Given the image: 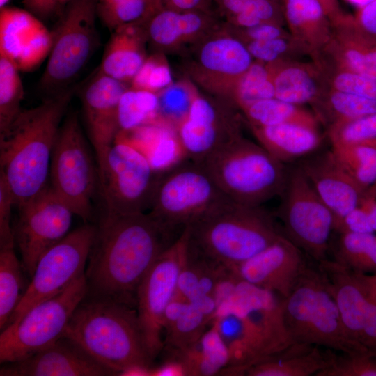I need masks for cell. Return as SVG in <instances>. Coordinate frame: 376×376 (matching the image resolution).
<instances>
[{
	"label": "cell",
	"mask_w": 376,
	"mask_h": 376,
	"mask_svg": "<svg viewBox=\"0 0 376 376\" xmlns=\"http://www.w3.org/2000/svg\"><path fill=\"white\" fill-rule=\"evenodd\" d=\"M97 174L105 211L125 214L150 209L161 173L139 149L118 135Z\"/></svg>",
	"instance_id": "obj_12"
},
{
	"label": "cell",
	"mask_w": 376,
	"mask_h": 376,
	"mask_svg": "<svg viewBox=\"0 0 376 376\" xmlns=\"http://www.w3.org/2000/svg\"><path fill=\"white\" fill-rule=\"evenodd\" d=\"M361 343L366 350L376 353V299L370 291Z\"/></svg>",
	"instance_id": "obj_54"
},
{
	"label": "cell",
	"mask_w": 376,
	"mask_h": 376,
	"mask_svg": "<svg viewBox=\"0 0 376 376\" xmlns=\"http://www.w3.org/2000/svg\"><path fill=\"white\" fill-rule=\"evenodd\" d=\"M152 3L158 8H161L163 6V0H149Z\"/></svg>",
	"instance_id": "obj_61"
},
{
	"label": "cell",
	"mask_w": 376,
	"mask_h": 376,
	"mask_svg": "<svg viewBox=\"0 0 376 376\" xmlns=\"http://www.w3.org/2000/svg\"><path fill=\"white\" fill-rule=\"evenodd\" d=\"M217 306L215 295L201 296L189 301L181 315L164 329L163 349L179 351L196 343L212 322Z\"/></svg>",
	"instance_id": "obj_30"
},
{
	"label": "cell",
	"mask_w": 376,
	"mask_h": 376,
	"mask_svg": "<svg viewBox=\"0 0 376 376\" xmlns=\"http://www.w3.org/2000/svg\"><path fill=\"white\" fill-rule=\"evenodd\" d=\"M157 93L146 90L127 88L119 104L121 131H129L158 118Z\"/></svg>",
	"instance_id": "obj_37"
},
{
	"label": "cell",
	"mask_w": 376,
	"mask_h": 376,
	"mask_svg": "<svg viewBox=\"0 0 376 376\" xmlns=\"http://www.w3.org/2000/svg\"><path fill=\"white\" fill-rule=\"evenodd\" d=\"M225 198L204 166L185 159L161 173L149 213L170 228L183 230Z\"/></svg>",
	"instance_id": "obj_11"
},
{
	"label": "cell",
	"mask_w": 376,
	"mask_h": 376,
	"mask_svg": "<svg viewBox=\"0 0 376 376\" xmlns=\"http://www.w3.org/2000/svg\"><path fill=\"white\" fill-rule=\"evenodd\" d=\"M71 0H22L26 10L44 21L60 17Z\"/></svg>",
	"instance_id": "obj_53"
},
{
	"label": "cell",
	"mask_w": 376,
	"mask_h": 376,
	"mask_svg": "<svg viewBox=\"0 0 376 376\" xmlns=\"http://www.w3.org/2000/svg\"><path fill=\"white\" fill-rule=\"evenodd\" d=\"M282 307L293 343L343 354L368 350L348 336L327 280L318 266L308 265L289 295L282 298Z\"/></svg>",
	"instance_id": "obj_6"
},
{
	"label": "cell",
	"mask_w": 376,
	"mask_h": 376,
	"mask_svg": "<svg viewBox=\"0 0 376 376\" xmlns=\"http://www.w3.org/2000/svg\"><path fill=\"white\" fill-rule=\"evenodd\" d=\"M280 197L283 235L317 264L329 259L334 217L298 166L288 169Z\"/></svg>",
	"instance_id": "obj_9"
},
{
	"label": "cell",
	"mask_w": 376,
	"mask_h": 376,
	"mask_svg": "<svg viewBox=\"0 0 376 376\" xmlns=\"http://www.w3.org/2000/svg\"><path fill=\"white\" fill-rule=\"evenodd\" d=\"M191 253L231 272L274 242L283 231L261 206L225 198L187 226Z\"/></svg>",
	"instance_id": "obj_3"
},
{
	"label": "cell",
	"mask_w": 376,
	"mask_h": 376,
	"mask_svg": "<svg viewBox=\"0 0 376 376\" xmlns=\"http://www.w3.org/2000/svg\"><path fill=\"white\" fill-rule=\"evenodd\" d=\"M308 265L304 252L283 234L230 272L242 281L285 298Z\"/></svg>",
	"instance_id": "obj_17"
},
{
	"label": "cell",
	"mask_w": 376,
	"mask_h": 376,
	"mask_svg": "<svg viewBox=\"0 0 376 376\" xmlns=\"http://www.w3.org/2000/svg\"><path fill=\"white\" fill-rule=\"evenodd\" d=\"M213 0H163L164 7L178 11L201 10L211 12Z\"/></svg>",
	"instance_id": "obj_56"
},
{
	"label": "cell",
	"mask_w": 376,
	"mask_h": 376,
	"mask_svg": "<svg viewBox=\"0 0 376 376\" xmlns=\"http://www.w3.org/2000/svg\"><path fill=\"white\" fill-rule=\"evenodd\" d=\"M189 237L187 226L155 261L137 290L136 309L144 344L152 361L164 348V315L175 295L180 272L188 258Z\"/></svg>",
	"instance_id": "obj_13"
},
{
	"label": "cell",
	"mask_w": 376,
	"mask_h": 376,
	"mask_svg": "<svg viewBox=\"0 0 376 376\" xmlns=\"http://www.w3.org/2000/svg\"><path fill=\"white\" fill-rule=\"evenodd\" d=\"M246 30L251 40H268L281 36L280 29L272 23H263Z\"/></svg>",
	"instance_id": "obj_57"
},
{
	"label": "cell",
	"mask_w": 376,
	"mask_h": 376,
	"mask_svg": "<svg viewBox=\"0 0 376 376\" xmlns=\"http://www.w3.org/2000/svg\"><path fill=\"white\" fill-rule=\"evenodd\" d=\"M182 231L164 225L149 212L104 211L96 226L85 271L86 296L136 308L142 280Z\"/></svg>",
	"instance_id": "obj_1"
},
{
	"label": "cell",
	"mask_w": 376,
	"mask_h": 376,
	"mask_svg": "<svg viewBox=\"0 0 376 376\" xmlns=\"http://www.w3.org/2000/svg\"><path fill=\"white\" fill-rule=\"evenodd\" d=\"M361 34L345 53L346 65L351 71L376 78V48Z\"/></svg>",
	"instance_id": "obj_48"
},
{
	"label": "cell",
	"mask_w": 376,
	"mask_h": 376,
	"mask_svg": "<svg viewBox=\"0 0 376 376\" xmlns=\"http://www.w3.org/2000/svg\"><path fill=\"white\" fill-rule=\"evenodd\" d=\"M127 88L125 83L98 70L83 90L84 118L95 152L97 171L102 168L121 131L119 104Z\"/></svg>",
	"instance_id": "obj_18"
},
{
	"label": "cell",
	"mask_w": 376,
	"mask_h": 376,
	"mask_svg": "<svg viewBox=\"0 0 376 376\" xmlns=\"http://www.w3.org/2000/svg\"><path fill=\"white\" fill-rule=\"evenodd\" d=\"M197 61L199 68L209 76L238 81L251 65L252 56L239 40L221 35L210 38L201 46Z\"/></svg>",
	"instance_id": "obj_29"
},
{
	"label": "cell",
	"mask_w": 376,
	"mask_h": 376,
	"mask_svg": "<svg viewBox=\"0 0 376 376\" xmlns=\"http://www.w3.org/2000/svg\"><path fill=\"white\" fill-rule=\"evenodd\" d=\"M226 268L191 253L178 282L176 295L189 301L198 297L215 295L219 283L229 276Z\"/></svg>",
	"instance_id": "obj_32"
},
{
	"label": "cell",
	"mask_w": 376,
	"mask_h": 376,
	"mask_svg": "<svg viewBox=\"0 0 376 376\" xmlns=\"http://www.w3.org/2000/svg\"><path fill=\"white\" fill-rule=\"evenodd\" d=\"M200 163L229 199L247 206L280 196L288 175L284 163L241 135Z\"/></svg>",
	"instance_id": "obj_5"
},
{
	"label": "cell",
	"mask_w": 376,
	"mask_h": 376,
	"mask_svg": "<svg viewBox=\"0 0 376 376\" xmlns=\"http://www.w3.org/2000/svg\"><path fill=\"white\" fill-rule=\"evenodd\" d=\"M286 42L280 38L268 40H251L247 48L252 57L264 62L276 60L287 49Z\"/></svg>",
	"instance_id": "obj_52"
},
{
	"label": "cell",
	"mask_w": 376,
	"mask_h": 376,
	"mask_svg": "<svg viewBox=\"0 0 376 376\" xmlns=\"http://www.w3.org/2000/svg\"><path fill=\"white\" fill-rule=\"evenodd\" d=\"M158 118L176 127L187 117L195 95L183 84L170 85L157 93Z\"/></svg>",
	"instance_id": "obj_44"
},
{
	"label": "cell",
	"mask_w": 376,
	"mask_h": 376,
	"mask_svg": "<svg viewBox=\"0 0 376 376\" xmlns=\"http://www.w3.org/2000/svg\"><path fill=\"white\" fill-rule=\"evenodd\" d=\"M317 266L327 280L348 336L363 346L361 331L369 291L360 274L329 258Z\"/></svg>",
	"instance_id": "obj_23"
},
{
	"label": "cell",
	"mask_w": 376,
	"mask_h": 376,
	"mask_svg": "<svg viewBox=\"0 0 376 376\" xmlns=\"http://www.w3.org/2000/svg\"><path fill=\"white\" fill-rule=\"evenodd\" d=\"M355 20L359 33L374 43L376 40V0L361 6Z\"/></svg>",
	"instance_id": "obj_55"
},
{
	"label": "cell",
	"mask_w": 376,
	"mask_h": 376,
	"mask_svg": "<svg viewBox=\"0 0 376 376\" xmlns=\"http://www.w3.org/2000/svg\"><path fill=\"white\" fill-rule=\"evenodd\" d=\"M212 21L211 12L178 11L162 6L143 22L147 40L165 49L198 36Z\"/></svg>",
	"instance_id": "obj_26"
},
{
	"label": "cell",
	"mask_w": 376,
	"mask_h": 376,
	"mask_svg": "<svg viewBox=\"0 0 376 376\" xmlns=\"http://www.w3.org/2000/svg\"><path fill=\"white\" fill-rule=\"evenodd\" d=\"M116 375L133 366L151 367L136 308L86 297L63 334Z\"/></svg>",
	"instance_id": "obj_4"
},
{
	"label": "cell",
	"mask_w": 376,
	"mask_h": 376,
	"mask_svg": "<svg viewBox=\"0 0 376 376\" xmlns=\"http://www.w3.org/2000/svg\"><path fill=\"white\" fill-rule=\"evenodd\" d=\"M275 97L299 105L313 101L317 95L316 84L312 77L298 67L285 68L273 77Z\"/></svg>",
	"instance_id": "obj_39"
},
{
	"label": "cell",
	"mask_w": 376,
	"mask_h": 376,
	"mask_svg": "<svg viewBox=\"0 0 376 376\" xmlns=\"http://www.w3.org/2000/svg\"><path fill=\"white\" fill-rule=\"evenodd\" d=\"M284 7L286 19L295 29L322 26L327 17L318 0H284Z\"/></svg>",
	"instance_id": "obj_46"
},
{
	"label": "cell",
	"mask_w": 376,
	"mask_h": 376,
	"mask_svg": "<svg viewBox=\"0 0 376 376\" xmlns=\"http://www.w3.org/2000/svg\"><path fill=\"white\" fill-rule=\"evenodd\" d=\"M329 137L333 146L376 143V113L331 126Z\"/></svg>",
	"instance_id": "obj_43"
},
{
	"label": "cell",
	"mask_w": 376,
	"mask_h": 376,
	"mask_svg": "<svg viewBox=\"0 0 376 376\" xmlns=\"http://www.w3.org/2000/svg\"><path fill=\"white\" fill-rule=\"evenodd\" d=\"M15 205L13 193L4 178L0 175V248L15 246L11 226L12 207Z\"/></svg>",
	"instance_id": "obj_50"
},
{
	"label": "cell",
	"mask_w": 376,
	"mask_h": 376,
	"mask_svg": "<svg viewBox=\"0 0 376 376\" xmlns=\"http://www.w3.org/2000/svg\"><path fill=\"white\" fill-rule=\"evenodd\" d=\"M159 8L149 0H119L108 4L97 3V15L107 28L113 31L145 19Z\"/></svg>",
	"instance_id": "obj_40"
},
{
	"label": "cell",
	"mask_w": 376,
	"mask_h": 376,
	"mask_svg": "<svg viewBox=\"0 0 376 376\" xmlns=\"http://www.w3.org/2000/svg\"><path fill=\"white\" fill-rule=\"evenodd\" d=\"M297 166L333 213L334 225L359 205L366 189L350 177L331 148L311 153Z\"/></svg>",
	"instance_id": "obj_22"
},
{
	"label": "cell",
	"mask_w": 376,
	"mask_h": 376,
	"mask_svg": "<svg viewBox=\"0 0 376 376\" xmlns=\"http://www.w3.org/2000/svg\"><path fill=\"white\" fill-rule=\"evenodd\" d=\"M129 131L133 132L131 138L118 135L139 149L157 172H164L187 159L176 129L160 118Z\"/></svg>",
	"instance_id": "obj_28"
},
{
	"label": "cell",
	"mask_w": 376,
	"mask_h": 376,
	"mask_svg": "<svg viewBox=\"0 0 376 376\" xmlns=\"http://www.w3.org/2000/svg\"><path fill=\"white\" fill-rule=\"evenodd\" d=\"M169 352L182 365L186 375H213L229 365L228 350L213 322L194 345Z\"/></svg>",
	"instance_id": "obj_31"
},
{
	"label": "cell",
	"mask_w": 376,
	"mask_h": 376,
	"mask_svg": "<svg viewBox=\"0 0 376 376\" xmlns=\"http://www.w3.org/2000/svg\"><path fill=\"white\" fill-rule=\"evenodd\" d=\"M95 231L96 226L85 223L42 255L8 326L17 322L35 305L63 290L85 273Z\"/></svg>",
	"instance_id": "obj_14"
},
{
	"label": "cell",
	"mask_w": 376,
	"mask_h": 376,
	"mask_svg": "<svg viewBox=\"0 0 376 376\" xmlns=\"http://www.w3.org/2000/svg\"><path fill=\"white\" fill-rule=\"evenodd\" d=\"M316 376H376V353L336 354L332 363Z\"/></svg>",
	"instance_id": "obj_45"
},
{
	"label": "cell",
	"mask_w": 376,
	"mask_h": 376,
	"mask_svg": "<svg viewBox=\"0 0 376 376\" xmlns=\"http://www.w3.org/2000/svg\"><path fill=\"white\" fill-rule=\"evenodd\" d=\"M323 112L332 126L342 121L375 113L376 100L336 91L325 102Z\"/></svg>",
	"instance_id": "obj_42"
},
{
	"label": "cell",
	"mask_w": 376,
	"mask_h": 376,
	"mask_svg": "<svg viewBox=\"0 0 376 376\" xmlns=\"http://www.w3.org/2000/svg\"><path fill=\"white\" fill-rule=\"evenodd\" d=\"M336 352L319 346L292 343L285 350L249 367L248 376L317 375L334 361Z\"/></svg>",
	"instance_id": "obj_25"
},
{
	"label": "cell",
	"mask_w": 376,
	"mask_h": 376,
	"mask_svg": "<svg viewBox=\"0 0 376 376\" xmlns=\"http://www.w3.org/2000/svg\"><path fill=\"white\" fill-rule=\"evenodd\" d=\"M235 97L243 109L258 101L275 97L272 76L267 68L251 64L238 80Z\"/></svg>",
	"instance_id": "obj_41"
},
{
	"label": "cell",
	"mask_w": 376,
	"mask_h": 376,
	"mask_svg": "<svg viewBox=\"0 0 376 376\" xmlns=\"http://www.w3.org/2000/svg\"><path fill=\"white\" fill-rule=\"evenodd\" d=\"M327 17L338 18L341 15L338 0H318Z\"/></svg>",
	"instance_id": "obj_59"
},
{
	"label": "cell",
	"mask_w": 376,
	"mask_h": 376,
	"mask_svg": "<svg viewBox=\"0 0 376 376\" xmlns=\"http://www.w3.org/2000/svg\"><path fill=\"white\" fill-rule=\"evenodd\" d=\"M10 0H0V9L7 6V4L9 3Z\"/></svg>",
	"instance_id": "obj_63"
},
{
	"label": "cell",
	"mask_w": 376,
	"mask_h": 376,
	"mask_svg": "<svg viewBox=\"0 0 376 376\" xmlns=\"http://www.w3.org/2000/svg\"><path fill=\"white\" fill-rule=\"evenodd\" d=\"M252 126L296 123L317 128V119L299 105L276 97L254 102L243 109Z\"/></svg>",
	"instance_id": "obj_35"
},
{
	"label": "cell",
	"mask_w": 376,
	"mask_h": 376,
	"mask_svg": "<svg viewBox=\"0 0 376 376\" xmlns=\"http://www.w3.org/2000/svg\"><path fill=\"white\" fill-rule=\"evenodd\" d=\"M216 297L237 311L265 343L270 356L295 343L283 318L282 298L233 274L219 285Z\"/></svg>",
	"instance_id": "obj_16"
},
{
	"label": "cell",
	"mask_w": 376,
	"mask_h": 376,
	"mask_svg": "<svg viewBox=\"0 0 376 376\" xmlns=\"http://www.w3.org/2000/svg\"><path fill=\"white\" fill-rule=\"evenodd\" d=\"M336 91L376 100V78L353 71L338 75L334 79Z\"/></svg>",
	"instance_id": "obj_49"
},
{
	"label": "cell",
	"mask_w": 376,
	"mask_h": 376,
	"mask_svg": "<svg viewBox=\"0 0 376 376\" xmlns=\"http://www.w3.org/2000/svg\"><path fill=\"white\" fill-rule=\"evenodd\" d=\"M334 233H375L365 210L360 205L334 225Z\"/></svg>",
	"instance_id": "obj_51"
},
{
	"label": "cell",
	"mask_w": 376,
	"mask_h": 376,
	"mask_svg": "<svg viewBox=\"0 0 376 376\" xmlns=\"http://www.w3.org/2000/svg\"><path fill=\"white\" fill-rule=\"evenodd\" d=\"M172 75L169 66L157 56L146 58L131 81L133 88L157 93L171 85Z\"/></svg>",
	"instance_id": "obj_47"
},
{
	"label": "cell",
	"mask_w": 376,
	"mask_h": 376,
	"mask_svg": "<svg viewBox=\"0 0 376 376\" xmlns=\"http://www.w3.org/2000/svg\"><path fill=\"white\" fill-rule=\"evenodd\" d=\"M359 205L365 210L371 228L376 233V185L366 189Z\"/></svg>",
	"instance_id": "obj_58"
},
{
	"label": "cell",
	"mask_w": 376,
	"mask_h": 376,
	"mask_svg": "<svg viewBox=\"0 0 376 376\" xmlns=\"http://www.w3.org/2000/svg\"><path fill=\"white\" fill-rule=\"evenodd\" d=\"M118 1L119 0H97V3L100 4H108Z\"/></svg>",
	"instance_id": "obj_62"
},
{
	"label": "cell",
	"mask_w": 376,
	"mask_h": 376,
	"mask_svg": "<svg viewBox=\"0 0 376 376\" xmlns=\"http://www.w3.org/2000/svg\"><path fill=\"white\" fill-rule=\"evenodd\" d=\"M359 273V272H358ZM361 278L367 286L369 291L376 299V274H366L359 273Z\"/></svg>",
	"instance_id": "obj_60"
},
{
	"label": "cell",
	"mask_w": 376,
	"mask_h": 376,
	"mask_svg": "<svg viewBox=\"0 0 376 376\" xmlns=\"http://www.w3.org/2000/svg\"><path fill=\"white\" fill-rule=\"evenodd\" d=\"M74 91L70 87L37 107L22 109L0 132V175L18 207L48 186L53 150Z\"/></svg>",
	"instance_id": "obj_2"
},
{
	"label": "cell",
	"mask_w": 376,
	"mask_h": 376,
	"mask_svg": "<svg viewBox=\"0 0 376 376\" xmlns=\"http://www.w3.org/2000/svg\"><path fill=\"white\" fill-rule=\"evenodd\" d=\"M22 270L14 246L0 248L1 331L8 326L26 291Z\"/></svg>",
	"instance_id": "obj_34"
},
{
	"label": "cell",
	"mask_w": 376,
	"mask_h": 376,
	"mask_svg": "<svg viewBox=\"0 0 376 376\" xmlns=\"http://www.w3.org/2000/svg\"><path fill=\"white\" fill-rule=\"evenodd\" d=\"M52 35L27 10L5 6L0 9V56L10 60L19 71H31L47 58Z\"/></svg>",
	"instance_id": "obj_20"
},
{
	"label": "cell",
	"mask_w": 376,
	"mask_h": 376,
	"mask_svg": "<svg viewBox=\"0 0 376 376\" xmlns=\"http://www.w3.org/2000/svg\"><path fill=\"white\" fill-rule=\"evenodd\" d=\"M51 188L85 223L92 217V198L98 184L97 168L77 113H68L61 124L53 150Z\"/></svg>",
	"instance_id": "obj_10"
},
{
	"label": "cell",
	"mask_w": 376,
	"mask_h": 376,
	"mask_svg": "<svg viewBox=\"0 0 376 376\" xmlns=\"http://www.w3.org/2000/svg\"><path fill=\"white\" fill-rule=\"evenodd\" d=\"M175 129L187 159L198 163L240 136L237 123L228 109L198 95Z\"/></svg>",
	"instance_id": "obj_19"
},
{
	"label": "cell",
	"mask_w": 376,
	"mask_h": 376,
	"mask_svg": "<svg viewBox=\"0 0 376 376\" xmlns=\"http://www.w3.org/2000/svg\"><path fill=\"white\" fill-rule=\"evenodd\" d=\"M18 208L15 242L31 277L42 255L69 233L74 213L49 185Z\"/></svg>",
	"instance_id": "obj_15"
},
{
	"label": "cell",
	"mask_w": 376,
	"mask_h": 376,
	"mask_svg": "<svg viewBox=\"0 0 376 376\" xmlns=\"http://www.w3.org/2000/svg\"><path fill=\"white\" fill-rule=\"evenodd\" d=\"M85 273L66 288L29 309L0 335V361H21L43 350L63 336L79 303L86 297Z\"/></svg>",
	"instance_id": "obj_8"
},
{
	"label": "cell",
	"mask_w": 376,
	"mask_h": 376,
	"mask_svg": "<svg viewBox=\"0 0 376 376\" xmlns=\"http://www.w3.org/2000/svg\"><path fill=\"white\" fill-rule=\"evenodd\" d=\"M146 41L143 20L118 27L107 44L99 70L125 84L131 82L146 58Z\"/></svg>",
	"instance_id": "obj_24"
},
{
	"label": "cell",
	"mask_w": 376,
	"mask_h": 376,
	"mask_svg": "<svg viewBox=\"0 0 376 376\" xmlns=\"http://www.w3.org/2000/svg\"><path fill=\"white\" fill-rule=\"evenodd\" d=\"M330 251L338 263L359 273L376 274V234L337 233Z\"/></svg>",
	"instance_id": "obj_33"
},
{
	"label": "cell",
	"mask_w": 376,
	"mask_h": 376,
	"mask_svg": "<svg viewBox=\"0 0 376 376\" xmlns=\"http://www.w3.org/2000/svg\"><path fill=\"white\" fill-rule=\"evenodd\" d=\"M331 150L359 186L366 189L376 185V143L331 146Z\"/></svg>",
	"instance_id": "obj_36"
},
{
	"label": "cell",
	"mask_w": 376,
	"mask_h": 376,
	"mask_svg": "<svg viewBox=\"0 0 376 376\" xmlns=\"http://www.w3.org/2000/svg\"><path fill=\"white\" fill-rule=\"evenodd\" d=\"M0 375L110 376L116 374L73 340L62 336L26 359L6 363L1 368Z\"/></svg>",
	"instance_id": "obj_21"
},
{
	"label": "cell",
	"mask_w": 376,
	"mask_h": 376,
	"mask_svg": "<svg viewBox=\"0 0 376 376\" xmlns=\"http://www.w3.org/2000/svg\"><path fill=\"white\" fill-rule=\"evenodd\" d=\"M252 127L260 144L284 164L311 155L319 149L322 143L317 128L304 125L283 123Z\"/></svg>",
	"instance_id": "obj_27"
},
{
	"label": "cell",
	"mask_w": 376,
	"mask_h": 376,
	"mask_svg": "<svg viewBox=\"0 0 376 376\" xmlns=\"http://www.w3.org/2000/svg\"><path fill=\"white\" fill-rule=\"evenodd\" d=\"M97 0H71L52 32V45L38 88L47 97L70 88L99 43Z\"/></svg>",
	"instance_id": "obj_7"
},
{
	"label": "cell",
	"mask_w": 376,
	"mask_h": 376,
	"mask_svg": "<svg viewBox=\"0 0 376 376\" xmlns=\"http://www.w3.org/2000/svg\"><path fill=\"white\" fill-rule=\"evenodd\" d=\"M19 72L10 60L0 56V132L22 111L24 91Z\"/></svg>",
	"instance_id": "obj_38"
}]
</instances>
